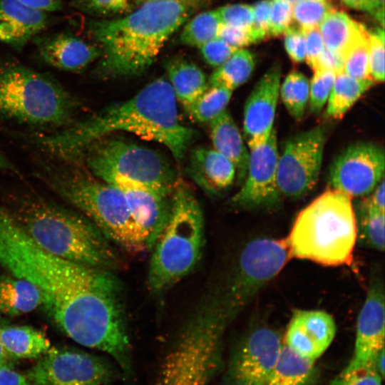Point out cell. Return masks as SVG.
Here are the masks:
<instances>
[{"label": "cell", "instance_id": "17", "mask_svg": "<svg viewBox=\"0 0 385 385\" xmlns=\"http://www.w3.org/2000/svg\"><path fill=\"white\" fill-rule=\"evenodd\" d=\"M106 183L121 190L134 222L151 248L168 217L175 188H158L119 177Z\"/></svg>", "mask_w": 385, "mask_h": 385}, {"label": "cell", "instance_id": "12", "mask_svg": "<svg viewBox=\"0 0 385 385\" xmlns=\"http://www.w3.org/2000/svg\"><path fill=\"white\" fill-rule=\"evenodd\" d=\"M25 375L32 385H108L122 378L117 365L104 357L52 347Z\"/></svg>", "mask_w": 385, "mask_h": 385}, {"label": "cell", "instance_id": "6", "mask_svg": "<svg viewBox=\"0 0 385 385\" xmlns=\"http://www.w3.org/2000/svg\"><path fill=\"white\" fill-rule=\"evenodd\" d=\"M351 199L329 189L304 207L286 238L292 257L324 266L349 265L357 240Z\"/></svg>", "mask_w": 385, "mask_h": 385}, {"label": "cell", "instance_id": "34", "mask_svg": "<svg viewBox=\"0 0 385 385\" xmlns=\"http://www.w3.org/2000/svg\"><path fill=\"white\" fill-rule=\"evenodd\" d=\"M356 219L357 237L361 242L374 250L384 249V212L361 202Z\"/></svg>", "mask_w": 385, "mask_h": 385}, {"label": "cell", "instance_id": "4", "mask_svg": "<svg viewBox=\"0 0 385 385\" xmlns=\"http://www.w3.org/2000/svg\"><path fill=\"white\" fill-rule=\"evenodd\" d=\"M11 214L28 236L53 255L113 272L123 267L111 242L83 215L37 199Z\"/></svg>", "mask_w": 385, "mask_h": 385}, {"label": "cell", "instance_id": "53", "mask_svg": "<svg viewBox=\"0 0 385 385\" xmlns=\"http://www.w3.org/2000/svg\"><path fill=\"white\" fill-rule=\"evenodd\" d=\"M350 8L368 11L373 14L374 6L372 0H342Z\"/></svg>", "mask_w": 385, "mask_h": 385}, {"label": "cell", "instance_id": "49", "mask_svg": "<svg viewBox=\"0 0 385 385\" xmlns=\"http://www.w3.org/2000/svg\"><path fill=\"white\" fill-rule=\"evenodd\" d=\"M343 63L344 60L341 56L324 47L312 68L314 71L328 70L337 73L342 71Z\"/></svg>", "mask_w": 385, "mask_h": 385}, {"label": "cell", "instance_id": "21", "mask_svg": "<svg viewBox=\"0 0 385 385\" xmlns=\"http://www.w3.org/2000/svg\"><path fill=\"white\" fill-rule=\"evenodd\" d=\"M32 40L44 63L64 71L81 72L101 56L95 43L66 31L37 35Z\"/></svg>", "mask_w": 385, "mask_h": 385}, {"label": "cell", "instance_id": "52", "mask_svg": "<svg viewBox=\"0 0 385 385\" xmlns=\"http://www.w3.org/2000/svg\"><path fill=\"white\" fill-rule=\"evenodd\" d=\"M24 4L46 12L59 11L63 0H20Z\"/></svg>", "mask_w": 385, "mask_h": 385}, {"label": "cell", "instance_id": "41", "mask_svg": "<svg viewBox=\"0 0 385 385\" xmlns=\"http://www.w3.org/2000/svg\"><path fill=\"white\" fill-rule=\"evenodd\" d=\"M222 24L250 29L253 21L252 6L244 4H230L216 9Z\"/></svg>", "mask_w": 385, "mask_h": 385}, {"label": "cell", "instance_id": "15", "mask_svg": "<svg viewBox=\"0 0 385 385\" xmlns=\"http://www.w3.org/2000/svg\"><path fill=\"white\" fill-rule=\"evenodd\" d=\"M384 163L381 146L371 143L352 144L334 160L329 183L332 189L351 197L366 195L384 177Z\"/></svg>", "mask_w": 385, "mask_h": 385}, {"label": "cell", "instance_id": "23", "mask_svg": "<svg viewBox=\"0 0 385 385\" xmlns=\"http://www.w3.org/2000/svg\"><path fill=\"white\" fill-rule=\"evenodd\" d=\"M189 172L199 185L213 194L230 186L236 175L235 168L227 158L205 147L192 150Z\"/></svg>", "mask_w": 385, "mask_h": 385}, {"label": "cell", "instance_id": "47", "mask_svg": "<svg viewBox=\"0 0 385 385\" xmlns=\"http://www.w3.org/2000/svg\"><path fill=\"white\" fill-rule=\"evenodd\" d=\"M228 45L240 48L256 43L250 29H242L226 26L221 24L218 36Z\"/></svg>", "mask_w": 385, "mask_h": 385}, {"label": "cell", "instance_id": "35", "mask_svg": "<svg viewBox=\"0 0 385 385\" xmlns=\"http://www.w3.org/2000/svg\"><path fill=\"white\" fill-rule=\"evenodd\" d=\"M309 83L302 73L293 71L284 78L279 87V96L289 113L300 120L309 101Z\"/></svg>", "mask_w": 385, "mask_h": 385}, {"label": "cell", "instance_id": "55", "mask_svg": "<svg viewBox=\"0 0 385 385\" xmlns=\"http://www.w3.org/2000/svg\"><path fill=\"white\" fill-rule=\"evenodd\" d=\"M14 361L15 359L7 354L0 341V366L8 365L14 366Z\"/></svg>", "mask_w": 385, "mask_h": 385}, {"label": "cell", "instance_id": "37", "mask_svg": "<svg viewBox=\"0 0 385 385\" xmlns=\"http://www.w3.org/2000/svg\"><path fill=\"white\" fill-rule=\"evenodd\" d=\"M369 32L366 30L344 57L342 71L354 78L372 80L369 64Z\"/></svg>", "mask_w": 385, "mask_h": 385}, {"label": "cell", "instance_id": "18", "mask_svg": "<svg viewBox=\"0 0 385 385\" xmlns=\"http://www.w3.org/2000/svg\"><path fill=\"white\" fill-rule=\"evenodd\" d=\"M384 282L379 275L374 274L358 317L353 355L344 371L374 363L376 355L384 348Z\"/></svg>", "mask_w": 385, "mask_h": 385}, {"label": "cell", "instance_id": "8", "mask_svg": "<svg viewBox=\"0 0 385 385\" xmlns=\"http://www.w3.org/2000/svg\"><path fill=\"white\" fill-rule=\"evenodd\" d=\"M42 176L56 192L81 211L111 242L133 253L148 249L119 188L91 173L70 168H48Z\"/></svg>", "mask_w": 385, "mask_h": 385}, {"label": "cell", "instance_id": "11", "mask_svg": "<svg viewBox=\"0 0 385 385\" xmlns=\"http://www.w3.org/2000/svg\"><path fill=\"white\" fill-rule=\"evenodd\" d=\"M291 258L286 239L258 238L245 247L230 283L221 291L222 309L229 323Z\"/></svg>", "mask_w": 385, "mask_h": 385}, {"label": "cell", "instance_id": "54", "mask_svg": "<svg viewBox=\"0 0 385 385\" xmlns=\"http://www.w3.org/2000/svg\"><path fill=\"white\" fill-rule=\"evenodd\" d=\"M384 360H385V358H384V348L376 355L374 361V365L377 372L379 374V375L381 376L382 379H384Z\"/></svg>", "mask_w": 385, "mask_h": 385}, {"label": "cell", "instance_id": "2", "mask_svg": "<svg viewBox=\"0 0 385 385\" xmlns=\"http://www.w3.org/2000/svg\"><path fill=\"white\" fill-rule=\"evenodd\" d=\"M117 131L160 143L178 159L184 156L194 137L192 130L180 123L171 85L161 77L123 103L75 120L59 131L31 135L29 141L49 154L72 160L91 143Z\"/></svg>", "mask_w": 385, "mask_h": 385}, {"label": "cell", "instance_id": "46", "mask_svg": "<svg viewBox=\"0 0 385 385\" xmlns=\"http://www.w3.org/2000/svg\"><path fill=\"white\" fill-rule=\"evenodd\" d=\"M284 46L290 58L297 63L306 58L305 38L301 29L289 26L284 31Z\"/></svg>", "mask_w": 385, "mask_h": 385}, {"label": "cell", "instance_id": "22", "mask_svg": "<svg viewBox=\"0 0 385 385\" xmlns=\"http://www.w3.org/2000/svg\"><path fill=\"white\" fill-rule=\"evenodd\" d=\"M50 22L48 12L20 0H0V42L21 51Z\"/></svg>", "mask_w": 385, "mask_h": 385}, {"label": "cell", "instance_id": "50", "mask_svg": "<svg viewBox=\"0 0 385 385\" xmlns=\"http://www.w3.org/2000/svg\"><path fill=\"white\" fill-rule=\"evenodd\" d=\"M0 385H32L25 374L11 366H0Z\"/></svg>", "mask_w": 385, "mask_h": 385}, {"label": "cell", "instance_id": "5", "mask_svg": "<svg viewBox=\"0 0 385 385\" xmlns=\"http://www.w3.org/2000/svg\"><path fill=\"white\" fill-rule=\"evenodd\" d=\"M228 324L221 291L204 297L162 357L153 385H211L224 366Z\"/></svg>", "mask_w": 385, "mask_h": 385}, {"label": "cell", "instance_id": "48", "mask_svg": "<svg viewBox=\"0 0 385 385\" xmlns=\"http://www.w3.org/2000/svg\"><path fill=\"white\" fill-rule=\"evenodd\" d=\"M305 38L306 58L307 63L312 67L324 48L318 27L301 30Z\"/></svg>", "mask_w": 385, "mask_h": 385}, {"label": "cell", "instance_id": "14", "mask_svg": "<svg viewBox=\"0 0 385 385\" xmlns=\"http://www.w3.org/2000/svg\"><path fill=\"white\" fill-rule=\"evenodd\" d=\"M282 344L279 334L272 328L250 331L232 354L222 385H267Z\"/></svg>", "mask_w": 385, "mask_h": 385}, {"label": "cell", "instance_id": "19", "mask_svg": "<svg viewBox=\"0 0 385 385\" xmlns=\"http://www.w3.org/2000/svg\"><path fill=\"white\" fill-rule=\"evenodd\" d=\"M280 79L281 67L274 63L257 81L245 102L243 132L250 149L265 142L273 129Z\"/></svg>", "mask_w": 385, "mask_h": 385}, {"label": "cell", "instance_id": "57", "mask_svg": "<svg viewBox=\"0 0 385 385\" xmlns=\"http://www.w3.org/2000/svg\"><path fill=\"white\" fill-rule=\"evenodd\" d=\"M12 168L11 164L9 163L8 159L4 155V154L0 151V170H9Z\"/></svg>", "mask_w": 385, "mask_h": 385}, {"label": "cell", "instance_id": "29", "mask_svg": "<svg viewBox=\"0 0 385 385\" xmlns=\"http://www.w3.org/2000/svg\"><path fill=\"white\" fill-rule=\"evenodd\" d=\"M0 341L14 359H38L51 348V342L41 331L29 326L0 325Z\"/></svg>", "mask_w": 385, "mask_h": 385}, {"label": "cell", "instance_id": "38", "mask_svg": "<svg viewBox=\"0 0 385 385\" xmlns=\"http://www.w3.org/2000/svg\"><path fill=\"white\" fill-rule=\"evenodd\" d=\"M137 1V0H136ZM133 0H72L71 6L96 16H113L130 13Z\"/></svg>", "mask_w": 385, "mask_h": 385}, {"label": "cell", "instance_id": "24", "mask_svg": "<svg viewBox=\"0 0 385 385\" xmlns=\"http://www.w3.org/2000/svg\"><path fill=\"white\" fill-rule=\"evenodd\" d=\"M210 128L213 149L234 165L239 182H243L250 153L234 119L225 110L210 123Z\"/></svg>", "mask_w": 385, "mask_h": 385}, {"label": "cell", "instance_id": "7", "mask_svg": "<svg viewBox=\"0 0 385 385\" xmlns=\"http://www.w3.org/2000/svg\"><path fill=\"white\" fill-rule=\"evenodd\" d=\"M78 100L53 77L13 59L0 60V118L39 128L72 124Z\"/></svg>", "mask_w": 385, "mask_h": 385}, {"label": "cell", "instance_id": "58", "mask_svg": "<svg viewBox=\"0 0 385 385\" xmlns=\"http://www.w3.org/2000/svg\"><path fill=\"white\" fill-rule=\"evenodd\" d=\"M283 1H287L292 4L296 3L297 1H299V0H283Z\"/></svg>", "mask_w": 385, "mask_h": 385}, {"label": "cell", "instance_id": "42", "mask_svg": "<svg viewBox=\"0 0 385 385\" xmlns=\"http://www.w3.org/2000/svg\"><path fill=\"white\" fill-rule=\"evenodd\" d=\"M382 380L373 363L359 369L342 371L330 385H382Z\"/></svg>", "mask_w": 385, "mask_h": 385}, {"label": "cell", "instance_id": "51", "mask_svg": "<svg viewBox=\"0 0 385 385\" xmlns=\"http://www.w3.org/2000/svg\"><path fill=\"white\" fill-rule=\"evenodd\" d=\"M374 190L373 194L365 200L373 207L384 212V177L381 178Z\"/></svg>", "mask_w": 385, "mask_h": 385}, {"label": "cell", "instance_id": "16", "mask_svg": "<svg viewBox=\"0 0 385 385\" xmlns=\"http://www.w3.org/2000/svg\"><path fill=\"white\" fill-rule=\"evenodd\" d=\"M250 150L245 178L231 202L235 205L247 208L275 205L281 195L277 183L279 153L274 129L265 142Z\"/></svg>", "mask_w": 385, "mask_h": 385}, {"label": "cell", "instance_id": "3", "mask_svg": "<svg viewBox=\"0 0 385 385\" xmlns=\"http://www.w3.org/2000/svg\"><path fill=\"white\" fill-rule=\"evenodd\" d=\"M210 0H148L128 15L93 20L88 33L101 51V77L135 76L155 61L170 37Z\"/></svg>", "mask_w": 385, "mask_h": 385}, {"label": "cell", "instance_id": "30", "mask_svg": "<svg viewBox=\"0 0 385 385\" xmlns=\"http://www.w3.org/2000/svg\"><path fill=\"white\" fill-rule=\"evenodd\" d=\"M374 83L371 79L354 78L343 71L336 73L324 113L327 118H341Z\"/></svg>", "mask_w": 385, "mask_h": 385}, {"label": "cell", "instance_id": "9", "mask_svg": "<svg viewBox=\"0 0 385 385\" xmlns=\"http://www.w3.org/2000/svg\"><path fill=\"white\" fill-rule=\"evenodd\" d=\"M203 241L200 206L189 188L178 180L168 217L151 247L150 291L161 294L189 274L200 257Z\"/></svg>", "mask_w": 385, "mask_h": 385}, {"label": "cell", "instance_id": "43", "mask_svg": "<svg viewBox=\"0 0 385 385\" xmlns=\"http://www.w3.org/2000/svg\"><path fill=\"white\" fill-rule=\"evenodd\" d=\"M292 21V4L283 0L271 1L270 36H276L284 32Z\"/></svg>", "mask_w": 385, "mask_h": 385}, {"label": "cell", "instance_id": "27", "mask_svg": "<svg viewBox=\"0 0 385 385\" xmlns=\"http://www.w3.org/2000/svg\"><path fill=\"white\" fill-rule=\"evenodd\" d=\"M169 82L176 98L187 108L208 88L206 76L195 63L174 58L166 64Z\"/></svg>", "mask_w": 385, "mask_h": 385}, {"label": "cell", "instance_id": "20", "mask_svg": "<svg viewBox=\"0 0 385 385\" xmlns=\"http://www.w3.org/2000/svg\"><path fill=\"white\" fill-rule=\"evenodd\" d=\"M336 334L332 317L320 310H295L284 344L299 355L316 361L327 349Z\"/></svg>", "mask_w": 385, "mask_h": 385}, {"label": "cell", "instance_id": "40", "mask_svg": "<svg viewBox=\"0 0 385 385\" xmlns=\"http://www.w3.org/2000/svg\"><path fill=\"white\" fill-rule=\"evenodd\" d=\"M369 64L370 76L375 82L384 80V32L383 28L369 32Z\"/></svg>", "mask_w": 385, "mask_h": 385}, {"label": "cell", "instance_id": "26", "mask_svg": "<svg viewBox=\"0 0 385 385\" xmlns=\"http://www.w3.org/2000/svg\"><path fill=\"white\" fill-rule=\"evenodd\" d=\"M41 304V293L31 282L9 272L0 275V314L21 315Z\"/></svg>", "mask_w": 385, "mask_h": 385}, {"label": "cell", "instance_id": "59", "mask_svg": "<svg viewBox=\"0 0 385 385\" xmlns=\"http://www.w3.org/2000/svg\"><path fill=\"white\" fill-rule=\"evenodd\" d=\"M137 1H139L140 0H137Z\"/></svg>", "mask_w": 385, "mask_h": 385}, {"label": "cell", "instance_id": "10", "mask_svg": "<svg viewBox=\"0 0 385 385\" xmlns=\"http://www.w3.org/2000/svg\"><path fill=\"white\" fill-rule=\"evenodd\" d=\"M83 155L91 173L104 182L119 177L166 190H173L178 182L162 155L121 139L100 138L88 145Z\"/></svg>", "mask_w": 385, "mask_h": 385}, {"label": "cell", "instance_id": "32", "mask_svg": "<svg viewBox=\"0 0 385 385\" xmlns=\"http://www.w3.org/2000/svg\"><path fill=\"white\" fill-rule=\"evenodd\" d=\"M186 22L180 35V42L198 48L217 38L221 26L216 10L200 12Z\"/></svg>", "mask_w": 385, "mask_h": 385}, {"label": "cell", "instance_id": "31", "mask_svg": "<svg viewBox=\"0 0 385 385\" xmlns=\"http://www.w3.org/2000/svg\"><path fill=\"white\" fill-rule=\"evenodd\" d=\"M255 65L254 55L248 50H237L225 62L217 67L210 77L208 86L233 91L250 77Z\"/></svg>", "mask_w": 385, "mask_h": 385}, {"label": "cell", "instance_id": "45", "mask_svg": "<svg viewBox=\"0 0 385 385\" xmlns=\"http://www.w3.org/2000/svg\"><path fill=\"white\" fill-rule=\"evenodd\" d=\"M271 1L262 0L252 6L253 21L251 30L256 43L270 36Z\"/></svg>", "mask_w": 385, "mask_h": 385}, {"label": "cell", "instance_id": "28", "mask_svg": "<svg viewBox=\"0 0 385 385\" xmlns=\"http://www.w3.org/2000/svg\"><path fill=\"white\" fill-rule=\"evenodd\" d=\"M317 377L315 361L299 355L283 342L267 385H313Z\"/></svg>", "mask_w": 385, "mask_h": 385}, {"label": "cell", "instance_id": "1", "mask_svg": "<svg viewBox=\"0 0 385 385\" xmlns=\"http://www.w3.org/2000/svg\"><path fill=\"white\" fill-rule=\"evenodd\" d=\"M0 266L39 290L56 325L78 344L108 354L135 385L123 286L113 271L76 263L38 247L0 206Z\"/></svg>", "mask_w": 385, "mask_h": 385}, {"label": "cell", "instance_id": "33", "mask_svg": "<svg viewBox=\"0 0 385 385\" xmlns=\"http://www.w3.org/2000/svg\"><path fill=\"white\" fill-rule=\"evenodd\" d=\"M232 91L220 86H208L207 90L186 109L190 117L199 123H210L228 105Z\"/></svg>", "mask_w": 385, "mask_h": 385}, {"label": "cell", "instance_id": "36", "mask_svg": "<svg viewBox=\"0 0 385 385\" xmlns=\"http://www.w3.org/2000/svg\"><path fill=\"white\" fill-rule=\"evenodd\" d=\"M334 9L327 0H299L292 4V20L301 30L318 27Z\"/></svg>", "mask_w": 385, "mask_h": 385}, {"label": "cell", "instance_id": "13", "mask_svg": "<svg viewBox=\"0 0 385 385\" xmlns=\"http://www.w3.org/2000/svg\"><path fill=\"white\" fill-rule=\"evenodd\" d=\"M325 140L324 129L318 126L285 142L277 168L280 195L299 198L314 188L321 170Z\"/></svg>", "mask_w": 385, "mask_h": 385}, {"label": "cell", "instance_id": "56", "mask_svg": "<svg viewBox=\"0 0 385 385\" xmlns=\"http://www.w3.org/2000/svg\"><path fill=\"white\" fill-rule=\"evenodd\" d=\"M374 11L373 13L374 16L381 12H384V0H372Z\"/></svg>", "mask_w": 385, "mask_h": 385}, {"label": "cell", "instance_id": "25", "mask_svg": "<svg viewBox=\"0 0 385 385\" xmlns=\"http://www.w3.org/2000/svg\"><path fill=\"white\" fill-rule=\"evenodd\" d=\"M318 29L324 47L343 60L367 30L346 13L335 9L325 16Z\"/></svg>", "mask_w": 385, "mask_h": 385}, {"label": "cell", "instance_id": "44", "mask_svg": "<svg viewBox=\"0 0 385 385\" xmlns=\"http://www.w3.org/2000/svg\"><path fill=\"white\" fill-rule=\"evenodd\" d=\"M205 62L212 67H218L225 62L237 50L220 38H216L199 47Z\"/></svg>", "mask_w": 385, "mask_h": 385}, {"label": "cell", "instance_id": "39", "mask_svg": "<svg viewBox=\"0 0 385 385\" xmlns=\"http://www.w3.org/2000/svg\"><path fill=\"white\" fill-rule=\"evenodd\" d=\"M336 73L328 70H315L309 83V106L316 115L321 113L329 96Z\"/></svg>", "mask_w": 385, "mask_h": 385}]
</instances>
